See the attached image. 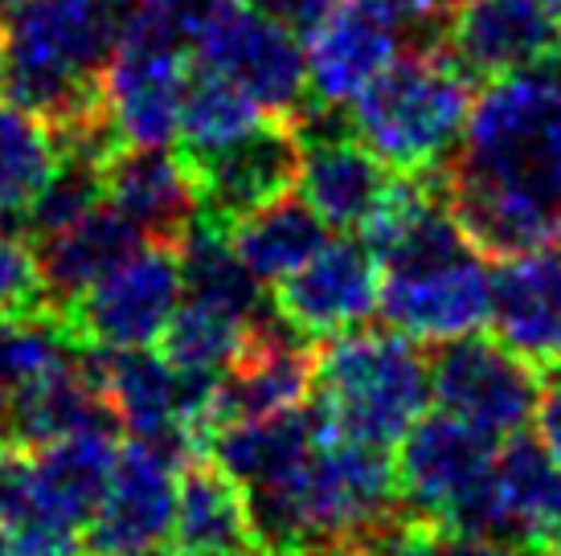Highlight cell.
<instances>
[{
	"label": "cell",
	"instance_id": "6da1fadb",
	"mask_svg": "<svg viewBox=\"0 0 561 556\" xmlns=\"http://www.w3.org/2000/svg\"><path fill=\"white\" fill-rule=\"evenodd\" d=\"M254 536L266 556L357 541L374 548L405 520L390 450L324 433L287 479L247 491Z\"/></svg>",
	"mask_w": 561,
	"mask_h": 556
},
{
	"label": "cell",
	"instance_id": "7a4b0ae2",
	"mask_svg": "<svg viewBox=\"0 0 561 556\" xmlns=\"http://www.w3.org/2000/svg\"><path fill=\"white\" fill-rule=\"evenodd\" d=\"M119 46V0H21L0 30L9 103L54 131L103 107V70Z\"/></svg>",
	"mask_w": 561,
	"mask_h": 556
},
{
	"label": "cell",
	"instance_id": "3957f363",
	"mask_svg": "<svg viewBox=\"0 0 561 556\" xmlns=\"http://www.w3.org/2000/svg\"><path fill=\"white\" fill-rule=\"evenodd\" d=\"M471 86L476 78L443 42L414 46L344 107V124L398 176L443 172L468 131Z\"/></svg>",
	"mask_w": 561,
	"mask_h": 556
},
{
	"label": "cell",
	"instance_id": "277c9868",
	"mask_svg": "<svg viewBox=\"0 0 561 556\" xmlns=\"http://www.w3.org/2000/svg\"><path fill=\"white\" fill-rule=\"evenodd\" d=\"M431 402V360L393 327H348L316 348L312 405L336 438L393 450Z\"/></svg>",
	"mask_w": 561,
	"mask_h": 556
},
{
	"label": "cell",
	"instance_id": "5b68a950",
	"mask_svg": "<svg viewBox=\"0 0 561 556\" xmlns=\"http://www.w3.org/2000/svg\"><path fill=\"white\" fill-rule=\"evenodd\" d=\"M103 402L131 438L188 463L205 454L214 433L218 377L176 369L157 348L94 352Z\"/></svg>",
	"mask_w": 561,
	"mask_h": 556
},
{
	"label": "cell",
	"instance_id": "8992f818",
	"mask_svg": "<svg viewBox=\"0 0 561 556\" xmlns=\"http://www.w3.org/2000/svg\"><path fill=\"white\" fill-rule=\"evenodd\" d=\"M181 294H185V282H181L176 246L144 242L62 315L82 348L91 352L157 348L169 320L181 308Z\"/></svg>",
	"mask_w": 561,
	"mask_h": 556
},
{
	"label": "cell",
	"instance_id": "52a82bcc",
	"mask_svg": "<svg viewBox=\"0 0 561 556\" xmlns=\"http://www.w3.org/2000/svg\"><path fill=\"white\" fill-rule=\"evenodd\" d=\"M193 62L234 78L238 86L250 99H259L266 115H275V119L296 124L312 103L308 58H304L296 30L250 9L247 0H221V9L197 42Z\"/></svg>",
	"mask_w": 561,
	"mask_h": 556
},
{
	"label": "cell",
	"instance_id": "ba28073f",
	"mask_svg": "<svg viewBox=\"0 0 561 556\" xmlns=\"http://www.w3.org/2000/svg\"><path fill=\"white\" fill-rule=\"evenodd\" d=\"M431 389L443 414L476 426L488 438H513L537 414L541 372L529 369L500 340L463 336L435 344L431 356Z\"/></svg>",
	"mask_w": 561,
	"mask_h": 556
},
{
	"label": "cell",
	"instance_id": "9c48e42d",
	"mask_svg": "<svg viewBox=\"0 0 561 556\" xmlns=\"http://www.w3.org/2000/svg\"><path fill=\"white\" fill-rule=\"evenodd\" d=\"M377 315L414 344H447L483 332L492 320V270L480 250L414 266H390L381 278Z\"/></svg>",
	"mask_w": 561,
	"mask_h": 556
},
{
	"label": "cell",
	"instance_id": "30bf717a",
	"mask_svg": "<svg viewBox=\"0 0 561 556\" xmlns=\"http://www.w3.org/2000/svg\"><path fill=\"white\" fill-rule=\"evenodd\" d=\"M496 459V438L451 414H426L398 442V491L405 516L447 528L480 495Z\"/></svg>",
	"mask_w": 561,
	"mask_h": 556
},
{
	"label": "cell",
	"instance_id": "8fae6325",
	"mask_svg": "<svg viewBox=\"0 0 561 556\" xmlns=\"http://www.w3.org/2000/svg\"><path fill=\"white\" fill-rule=\"evenodd\" d=\"M377 254L360 238H328L304 266L275 282L271 308L304 340H328L360 327L377 311L381 270Z\"/></svg>",
	"mask_w": 561,
	"mask_h": 556
},
{
	"label": "cell",
	"instance_id": "7c38bea8",
	"mask_svg": "<svg viewBox=\"0 0 561 556\" xmlns=\"http://www.w3.org/2000/svg\"><path fill=\"white\" fill-rule=\"evenodd\" d=\"M328 107H308L296 119L304 155H299V185L296 193L312 205V213L328 230H365L377 209L390 197L398 172H390L348 124L328 127Z\"/></svg>",
	"mask_w": 561,
	"mask_h": 556
},
{
	"label": "cell",
	"instance_id": "4fadbf2b",
	"mask_svg": "<svg viewBox=\"0 0 561 556\" xmlns=\"http://www.w3.org/2000/svg\"><path fill=\"white\" fill-rule=\"evenodd\" d=\"M438 532H488V536H516L558 548L561 466L541 447V438H529L525 430L504 438L480 495Z\"/></svg>",
	"mask_w": 561,
	"mask_h": 556
},
{
	"label": "cell",
	"instance_id": "5bb4252c",
	"mask_svg": "<svg viewBox=\"0 0 561 556\" xmlns=\"http://www.w3.org/2000/svg\"><path fill=\"white\" fill-rule=\"evenodd\" d=\"M299 155H304L299 127L291 119H266L263 127H254L250 136L226 143L218 152L185 155V160L193 169L202 213L214 217L218 225H234L238 217L296 193Z\"/></svg>",
	"mask_w": 561,
	"mask_h": 556
},
{
	"label": "cell",
	"instance_id": "9a60e30c",
	"mask_svg": "<svg viewBox=\"0 0 561 556\" xmlns=\"http://www.w3.org/2000/svg\"><path fill=\"white\" fill-rule=\"evenodd\" d=\"M181 466L185 463H176L164 450L127 438L119 447L107 491L82 532L87 556H131L169 541Z\"/></svg>",
	"mask_w": 561,
	"mask_h": 556
},
{
	"label": "cell",
	"instance_id": "2e32d148",
	"mask_svg": "<svg viewBox=\"0 0 561 556\" xmlns=\"http://www.w3.org/2000/svg\"><path fill=\"white\" fill-rule=\"evenodd\" d=\"M316 348L283 324L275 308L250 327V340L234 369L218 377V402H214V430L230 421H254L299 409L312 397Z\"/></svg>",
	"mask_w": 561,
	"mask_h": 556
},
{
	"label": "cell",
	"instance_id": "e0dca14e",
	"mask_svg": "<svg viewBox=\"0 0 561 556\" xmlns=\"http://www.w3.org/2000/svg\"><path fill=\"white\" fill-rule=\"evenodd\" d=\"M443 46L471 78L492 82L558 58L561 21L549 0H468L443 25Z\"/></svg>",
	"mask_w": 561,
	"mask_h": 556
},
{
	"label": "cell",
	"instance_id": "ac0fdd59",
	"mask_svg": "<svg viewBox=\"0 0 561 556\" xmlns=\"http://www.w3.org/2000/svg\"><path fill=\"white\" fill-rule=\"evenodd\" d=\"M402 33L390 16L357 0H336L304 42L308 58V107L344 111L386 66L402 54Z\"/></svg>",
	"mask_w": 561,
	"mask_h": 556
},
{
	"label": "cell",
	"instance_id": "d6986e66",
	"mask_svg": "<svg viewBox=\"0 0 561 556\" xmlns=\"http://www.w3.org/2000/svg\"><path fill=\"white\" fill-rule=\"evenodd\" d=\"M488 324L529 369L561 372V246L500 258Z\"/></svg>",
	"mask_w": 561,
	"mask_h": 556
},
{
	"label": "cell",
	"instance_id": "ffe728a7",
	"mask_svg": "<svg viewBox=\"0 0 561 556\" xmlns=\"http://www.w3.org/2000/svg\"><path fill=\"white\" fill-rule=\"evenodd\" d=\"M193 58L172 49L115 46L103 70V103L127 148H169L181 139Z\"/></svg>",
	"mask_w": 561,
	"mask_h": 556
},
{
	"label": "cell",
	"instance_id": "44dd1931",
	"mask_svg": "<svg viewBox=\"0 0 561 556\" xmlns=\"http://www.w3.org/2000/svg\"><path fill=\"white\" fill-rule=\"evenodd\" d=\"M103 197L148 242H176L202 213L193 169L169 148H124L103 169Z\"/></svg>",
	"mask_w": 561,
	"mask_h": 556
},
{
	"label": "cell",
	"instance_id": "7402d4cb",
	"mask_svg": "<svg viewBox=\"0 0 561 556\" xmlns=\"http://www.w3.org/2000/svg\"><path fill=\"white\" fill-rule=\"evenodd\" d=\"M172 548L181 556H266L254 536L247 491L214 459H188L176 475Z\"/></svg>",
	"mask_w": 561,
	"mask_h": 556
},
{
	"label": "cell",
	"instance_id": "603a6c76",
	"mask_svg": "<svg viewBox=\"0 0 561 556\" xmlns=\"http://www.w3.org/2000/svg\"><path fill=\"white\" fill-rule=\"evenodd\" d=\"M115 417L94 421L82 430H70L37 447V495L54 524L87 532L99 499L107 491L115 459H119V438H115Z\"/></svg>",
	"mask_w": 561,
	"mask_h": 556
},
{
	"label": "cell",
	"instance_id": "cb8c5ba5",
	"mask_svg": "<svg viewBox=\"0 0 561 556\" xmlns=\"http://www.w3.org/2000/svg\"><path fill=\"white\" fill-rule=\"evenodd\" d=\"M324 421L316 405H299L275 417H254V421H230L209 433L205 454L242 487L259 491L271 483L287 479L324 438Z\"/></svg>",
	"mask_w": 561,
	"mask_h": 556
},
{
	"label": "cell",
	"instance_id": "d4e9b609",
	"mask_svg": "<svg viewBox=\"0 0 561 556\" xmlns=\"http://www.w3.org/2000/svg\"><path fill=\"white\" fill-rule=\"evenodd\" d=\"M144 242L148 238L107 201L91 209L87 217H79L75 225H66L62 233L46 238L37 246V258H42V275H46L49 308L66 311L107 270L124 263L127 254H136Z\"/></svg>",
	"mask_w": 561,
	"mask_h": 556
},
{
	"label": "cell",
	"instance_id": "484cf974",
	"mask_svg": "<svg viewBox=\"0 0 561 556\" xmlns=\"http://www.w3.org/2000/svg\"><path fill=\"white\" fill-rule=\"evenodd\" d=\"M172 246L181 254V282L193 303L230 311L247 324H259L271 311L263 299V282L250 275L238 250L230 246L226 225H218L214 217L197 213V221Z\"/></svg>",
	"mask_w": 561,
	"mask_h": 556
},
{
	"label": "cell",
	"instance_id": "4316f807",
	"mask_svg": "<svg viewBox=\"0 0 561 556\" xmlns=\"http://www.w3.org/2000/svg\"><path fill=\"white\" fill-rule=\"evenodd\" d=\"M226 233H230L238 258L259 282H279L328 242V225L299 193H287L283 201H271L254 213L238 217L234 225H226Z\"/></svg>",
	"mask_w": 561,
	"mask_h": 556
},
{
	"label": "cell",
	"instance_id": "83f0119b",
	"mask_svg": "<svg viewBox=\"0 0 561 556\" xmlns=\"http://www.w3.org/2000/svg\"><path fill=\"white\" fill-rule=\"evenodd\" d=\"M266 115L259 99H250L234 78L218 74L209 66H193L185 91V115H181V152L202 155L218 152L226 143L250 136L254 127H263Z\"/></svg>",
	"mask_w": 561,
	"mask_h": 556
},
{
	"label": "cell",
	"instance_id": "f1b7e54d",
	"mask_svg": "<svg viewBox=\"0 0 561 556\" xmlns=\"http://www.w3.org/2000/svg\"><path fill=\"white\" fill-rule=\"evenodd\" d=\"M62 164L58 136L46 119L21 107H0V221H21L33 197Z\"/></svg>",
	"mask_w": 561,
	"mask_h": 556
},
{
	"label": "cell",
	"instance_id": "f546056e",
	"mask_svg": "<svg viewBox=\"0 0 561 556\" xmlns=\"http://www.w3.org/2000/svg\"><path fill=\"white\" fill-rule=\"evenodd\" d=\"M247 320H238L230 311L205 308V303H181L176 315L169 320L164 336H160L157 352L172 360L176 369L197 372V377H221L226 369H234V360L242 356L250 340Z\"/></svg>",
	"mask_w": 561,
	"mask_h": 556
},
{
	"label": "cell",
	"instance_id": "4dcf8cb0",
	"mask_svg": "<svg viewBox=\"0 0 561 556\" xmlns=\"http://www.w3.org/2000/svg\"><path fill=\"white\" fill-rule=\"evenodd\" d=\"M451 164L463 172H476V176H492V181L520 188L546 213L553 242L561 246V119L553 127H546L541 136H533L529 143L513 148V152L488 155V160L455 155Z\"/></svg>",
	"mask_w": 561,
	"mask_h": 556
},
{
	"label": "cell",
	"instance_id": "1f68e13d",
	"mask_svg": "<svg viewBox=\"0 0 561 556\" xmlns=\"http://www.w3.org/2000/svg\"><path fill=\"white\" fill-rule=\"evenodd\" d=\"M103 201H107L103 197V169L91 164V160H79V155H62L58 172L49 176L46 188L21 213L16 230L25 233L33 246H42L46 238L62 233L66 225H75L79 217H87Z\"/></svg>",
	"mask_w": 561,
	"mask_h": 556
},
{
	"label": "cell",
	"instance_id": "d6a6232c",
	"mask_svg": "<svg viewBox=\"0 0 561 556\" xmlns=\"http://www.w3.org/2000/svg\"><path fill=\"white\" fill-rule=\"evenodd\" d=\"M49 308L42 258L13 221H0V320H16Z\"/></svg>",
	"mask_w": 561,
	"mask_h": 556
},
{
	"label": "cell",
	"instance_id": "836d02e7",
	"mask_svg": "<svg viewBox=\"0 0 561 556\" xmlns=\"http://www.w3.org/2000/svg\"><path fill=\"white\" fill-rule=\"evenodd\" d=\"M438 541H443L447 556H558L553 544L516 541V536H488V532H438Z\"/></svg>",
	"mask_w": 561,
	"mask_h": 556
},
{
	"label": "cell",
	"instance_id": "e575fe53",
	"mask_svg": "<svg viewBox=\"0 0 561 556\" xmlns=\"http://www.w3.org/2000/svg\"><path fill=\"white\" fill-rule=\"evenodd\" d=\"M374 553L377 556H447V548H443L435 528L414 520V516H405L390 536H381V541L374 544Z\"/></svg>",
	"mask_w": 561,
	"mask_h": 556
},
{
	"label": "cell",
	"instance_id": "d590c367",
	"mask_svg": "<svg viewBox=\"0 0 561 556\" xmlns=\"http://www.w3.org/2000/svg\"><path fill=\"white\" fill-rule=\"evenodd\" d=\"M247 4L266 16H275V21H283L287 30L296 33H308L328 9H336V0H247Z\"/></svg>",
	"mask_w": 561,
	"mask_h": 556
},
{
	"label": "cell",
	"instance_id": "8d00e7d4",
	"mask_svg": "<svg viewBox=\"0 0 561 556\" xmlns=\"http://www.w3.org/2000/svg\"><path fill=\"white\" fill-rule=\"evenodd\" d=\"M537 438H541V447L553 454V463L561 466V377H549L546 385H541V397H537Z\"/></svg>",
	"mask_w": 561,
	"mask_h": 556
},
{
	"label": "cell",
	"instance_id": "74e56055",
	"mask_svg": "<svg viewBox=\"0 0 561 556\" xmlns=\"http://www.w3.org/2000/svg\"><path fill=\"white\" fill-rule=\"evenodd\" d=\"M468 0H405V9L414 16L419 30H431V25H447Z\"/></svg>",
	"mask_w": 561,
	"mask_h": 556
},
{
	"label": "cell",
	"instance_id": "f35d334b",
	"mask_svg": "<svg viewBox=\"0 0 561 556\" xmlns=\"http://www.w3.org/2000/svg\"><path fill=\"white\" fill-rule=\"evenodd\" d=\"M296 556H377L369 544H357V541H336V544H316V548H304Z\"/></svg>",
	"mask_w": 561,
	"mask_h": 556
},
{
	"label": "cell",
	"instance_id": "ab89813d",
	"mask_svg": "<svg viewBox=\"0 0 561 556\" xmlns=\"http://www.w3.org/2000/svg\"><path fill=\"white\" fill-rule=\"evenodd\" d=\"M16 9H21V0H0V30H4V21H9Z\"/></svg>",
	"mask_w": 561,
	"mask_h": 556
},
{
	"label": "cell",
	"instance_id": "60d3db41",
	"mask_svg": "<svg viewBox=\"0 0 561 556\" xmlns=\"http://www.w3.org/2000/svg\"><path fill=\"white\" fill-rule=\"evenodd\" d=\"M0 556H16L13 553V541H9V532H4V528H0Z\"/></svg>",
	"mask_w": 561,
	"mask_h": 556
},
{
	"label": "cell",
	"instance_id": "b9f144b4",
	"mask_svg": "<svg viewBox=\"0 0 561 556\" xmlns=\"http://www.w3.org/2000/svg\"><path fill=\"white\" fill-rule=\"evenodd\" d=\"M549 9H553V13H558V21H561V0H549Z\"/></svg>",
	"mask_w": 561,
	"mask_h": 556
},
{
	"label": "cell",
	"instance_id": "7bdbcfd3",
	"mask_svg": "<svg viewBox=\"0 0 561 556\" xmlns=\"http://www.w3.org/2000/svg\"><path fill=\"white\" fill-rule=\"evenodd\" d=\"M0 94H4V70H0Z\"/></svg>",
	"mask_w": 561,
	"mask_h": 556
},
{
	"label": "cell",
	"instance_id": "ee69618b",
	"mask_svg": "<svg viewBox=\"0 0 561 556\" xmlns=\"http://www.w3.org/2000/svg\"><path fill=\"white\" fill-rule=\"evenodd\" d=\"M558 74H561V49H558Z\"/></svg>",
	"mask_w": 561,
	"mask_h": 556
},
{
	"label": "cell",
	"instance_id": "f6af8a7d",
	"mask_svg": "<svg viewBox=\"0 0 561 556\" xmlns=\"http://www.w3.org/2000/svg\"><path fill=\"white\" fill-rule=\"evenodd\" d=\"M119 4H124V0H119Z\"/></svg>",
	"mask_w": 561,
	"mask_h": 556
}]
</instances>
